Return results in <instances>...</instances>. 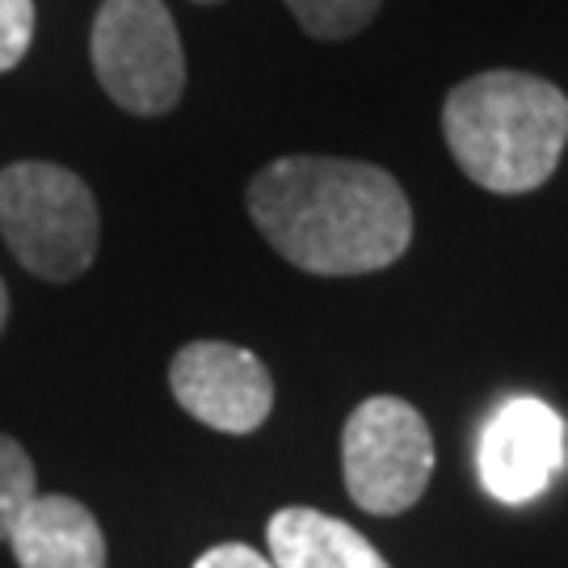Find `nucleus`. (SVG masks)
Wrapping results in <instances>:
<instances>
[{
    "label": "nucleus",
    "mask_w": 568,
    "mask_h": 568,
    "mask_svg": "<svg viewBox=\"0 0 568 568\" xmlns=\"http://www.w3.org/2000/svg\"><path fill=\"white\" fill-rule=\"evenodd\" d=\"M568 434L560 413L539 396H509L480 429L476 471L488 497L506 506H527L544 497L551 480L565 471Z\"/></svg>",
    "instance_id": "6"
},
{
    "label": "nucleus",
    "mask_w": 568,
    "mask_h": 568,
    "mask_svg": "<svg viewBox=\"0 0 568 568\" xmlns=\"http://www.w3.org/2000/svg\"><path fill=\"white\" fill-rule=\"evenodd\" d=\"M4 321H9V291L0 283V328H4Z\"/></svg>",
    "instance_id": "14"
},
{
    "label": "nucleus",
    "mask_w": 568,
    "mask_h": 568,
    "mask_svg": "<svg viewBox=\"0 0 568 568\" xmlns=\"http://www.w3.org/2000/svg\"><path fill=\"white\" fill-rule=\"evenodd\" d=\"M34 39V0H0V77L13 72Z\"/></svg>",
    "instance_id": "12"
},
{
    "label": "nucleus",
    "mask_w": 568,
    "mask_h": 568,
    "mask_svg": "<svg viewBox=\"0 0 568 568\" xmlns=\"http://www.w3.org/2000/svg\"><path fill=\"white\" fill-rule=\"evenodd\" d=\"M173 400L220 434H253L274 408V379L257 354L232 342H190L169 363Z\"/></svg>",
    "instance_id": "7"
},
{
    "label": "nucleus",
    "mask_w": 568,
    "mask_h": 568,
    "mask_svg": "<svg viewBox=\"0 0 568 568\" xmlns=\"http://www.w3.org/2000/svg\"><path fill=\"white\" fill-rule=\"evenodd\" d=\"M342 471L349 501L375 518L405 514L434 476L426 417L400 396H366L342 429Z\"/></svg>",
    "instance_id": "5"
},
{
    "label": "nucleus",
    "mask_w": 568,
    "mask_h": 568,
    "mask_svg": "<svg viewBox=\"0 0 568 568\" xmlns=\"http://www.w3.org/2000/svg\"><path fill=\"white\" fill-rule=\"evenodd\" d=\"M89 55L110 102L122 110L156 119L182 102V34L161 0H102L89 34Z\"/></svg>",
    "instance_id": "4"
},
{
    "label": "nucleus",
    "mask_w": 568,
    "mask_h": 568,
    "mask_svg": "<svg viewBox=\"0 0 568 568\" xmlns=\"http://www.w3.org/2000/svg\"><path fill=\"white\" fill-rule=\"evenodd\" d=\"M194 4H220V0H194Z\"/></svg>",
    "instance_id": "15"
},
{
    "label": "nucleus",
    "mask_w": 568,
    "mask_h": 568,
    "mask_svg": "<svg viewBox=\"0 0 568 568\" xmlns=\"http://www.w3.org/2000/svg\"><path fill=\"white\" fill-rule=\"evenodd\" d=\"M244 203L278 257L321 278L387 270L413 241L400 182L366 161L278 156L248 182Z\"/></svg>",
    "instance_id": "1"
},
{
    "label": "nucleus",
    "mask_w": 568,
    "mask_h": 568,
    "mask_svg": "<svg viewBox=\"0 0 568 568\" xmlns=\"http://www.w3.org/2000/svg\"><path fill=\"white\" fill-rule=\"evenodd\" d=\"M0 236L30 274H39L47 283H72L98 257V241H102L98 199L63 164H4Z\"/></svg>",
    "instance_id": "3"
},
{
    "label": "nucleus",
    "mask_w": 568,
    "mask_h": 568,
    "mask_svg": "<svg viewBox=\"0 0 568 568\" xmlns=\"http://www.w3.org/2000/svg\"><path fill=\"white\" fill-rule=\"evenodd\" d=\"M443 135L455 164L493 194H527L556 173L568 143V98L544 77L493 68L447 93Z\"/></svg>",
    "instance_id": "2"
},
{
    "label": "nucleus",
    "mask_w": 568,
    "mask_h": 568,
    "mask_svg": "<svg viewBox=\"0 0 568 568\" xmlns=\"http://www.w3.org/2000/svg\"><path fill=\"white\" fill-rule=\"evenodd\" d=\"M283 4L304 26V34L321 42H342L366 30L384 0H283Z\"/></svg>",
    "instance_id": "10"
},
{
    "label": "nucleus",
    "mask_w": 568,
    "mask_h": 568,
    "mask_svg": "<svg viewBox=\"0 0 568 568\" xmlns=\"http://www.w3.org/2000/svg\"><path fill=\"white\" fill-rule=\"evenodd\" d=\"M39 497V476L34 464L18 438L0 434V544L9 539L13 523L21 518V509Z\"/></svg>",
    "instance_id": "11"
},
{
    "label": "nucleus",
    "mask_w": 568,
    "mask_h": 568,
    "mask_svg": "<svg viewBox=\"0 0 568 568\" xmlns=\"http://www.w3.org/2000/svg\"><path fill=\"white\" fill-rule=\"evenodd\" d=\"M194 568H278L265 551L248 548V544H215V548H206Z\"/></svg>",
    "instance_id": "13"
},
{
    "label": "nucleus",
    "mask_w": 568,
    "mask_h": 568,
    "mask_svg": "<svg viewBox=\"0 0 568 568\" xmlns=\"http://www.w3.org/2000/svg\"><path fill=\"white\" fill-rule=\"evenodd\" d=\"M18 568H105V535L77 497L39 493L21 509L9 539Z\"/></svg>",
    "instance_id": "8"
},
{
    "label": "nucleus",
    "mask_w": 568,
    "mask_h": 568,
    "mask_svg": "<svg viewBox=\"0 0 568 568\" xmlns=\"http://www.w3.org/2000/svg\"><path fill=\"white\" fill-rule=\"evenodd\" d=\"M265 556L278 568H392L349 523L312 506H286L265 527Z\"/></svg>",
    "instance_id": "9"
}]
</instances>
